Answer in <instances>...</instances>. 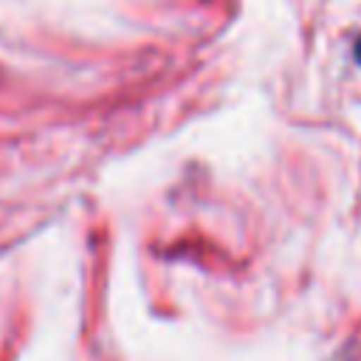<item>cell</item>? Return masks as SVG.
Listing matches in <instances>:
<instances>
[{"instance_id":"6da1fadb","label":"cell","mask_w":361,"mask_h":361,"mask_svg":"<svg viewBox=\"0 0 361 361\" xmlns=\"http://www.w3.org/2000/svg\"><path fill=\"white\" fill-rule=\"evenodd\" d=\"M355 56H358V62H361V39L355 42Z\"/></svg>"}]
</instances>
